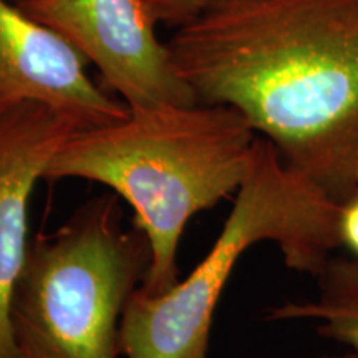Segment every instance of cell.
<instances>
[{
	"label": "cell",
	"instance_id": "cell-1",
	"mask_svg": "<svg viewBox=\"0 0 358 358\" xmlns=\"http://www.w3.org/2000/svg\"><path fill=\"white\" fill-rule=\"evenodd\" d=\"M174 70L342 204L358 189V0H217L168 42Z\"/></svg>",
	"mask_w": 358,
	"mask_h": 358
},
{
	"label": "cell",
	"instance_id": "cell-2",
	"mask_svg": "<svg viewBox=\"0 0 358 358\" xmlns=\"http://www.w3.org/2000/svg\"><path fill=\"white\" fill-rule=\"evenodd\" d=\"M257 141L244 116L224 105L129 110L115 123L71 133L43 179H88L122 196L151 248L140 289L159 295L179 280L178 250L187 222L236 194Z\"/></svg>",
	"mask_w": 358,
	"mask_h": 358
},
{
	"label": "cell",
	"instance_id": "cell-3",
	"mask_svg": "<svg viewBox=\"0 0 358 358\" xmlns=\"http://www.w3.org/2000/svg\"><path fill=\"white\" fill-rule=\"evenodd\" d=\"M338 209L259 136L250 171L203 261L168 292L138 289L128 301L120 329L122 357L208 358L214 312L243 254L271 243L289 268L315 277L340 248Z\"/></svg>",
	"mask_w": 358,
	"mask_h": 358
},
{
	"label": "cell",
	"instance_id": "cell-4",
	"mask_svg": "<svg viewBox=\"0 0 358 358\" xmlns=\"http://www.w3.org/2000/svg\"><path fill=\"white\" fill-rule=\"evenodd\" d=\"M151 266L145 232L128 229L115 196L87 201L29 241L10 299L19 358H120V329Z\"/></svg>",
	"mask_w": 358,
	"mask_h": 358
},
{
	"label": "cell",
	"instance_id": "cell-5",
	"mask_svg": "<svg viewBox=\"0 0 358 358\" xmlns=\"http://www.w3.org/2000/svg\"><path fill=\"white\" fill-rule=\"evenodd\" d=\"M93 64L129 110L189 106L198 96L174 70L146 0H29L19 3Z\"/></svg>",
	"mask_w": 358,
	"mask_h": 358
},
{
	"label": "cell",
	"instance_id": "cell-6",
	"mask_svg": "<svg viewBox=\"0 0 358 358\" xmlns=\"http://www.w3.org/2000/svg\"><path fill=\"white\" fill-rule=\"evenodd\" d=\"M87 64L60 34L0 0V103H40L82 128L123 120L129 108L90 78Z\"/></svg>",
	"mask_w": 358,
	"mask_h": 358
},
{
	"label": "cell",
	"instance_id": "cell-7",
	"mask_svg": "<svg viewBox=\"0 0 358 358\" xmlns=\"http://www.w3.org/2000/svg\"><path fill=\"white\" fill-rule=\"evenodd\" d=\"M80 128L40 103H17L0 113V358H19L10 299L29 248L30 196L60 146Z\"/></svg>",
	"mask_w": 358,
	"mask_h": 358
},
{
	"label": "cell",
	"instance_id": "cell-8",
	"mask_svg": "<svg viewBox=\"0 0 358 358\" xmlns=\"http://www.w3.org/2000/svg\"><path fill=\"white\" fill-rule=\"evenodd\" d=\"M315 279V297L268 308L267 319L312 322L320 337L348 347L358 357V259L334 254Z\"/></svg>",
	"mask_w": 358,
	"mask_h": 358
},
{
	"label": "cell",
	"instance_id": "cell-9",
	"mask_svg": "<svg viewBox=\"0 0 358 358\" xmlns=\"http://www.w3.org/2000/svg\"><path fill=\"white\" fill-rule=\"evenodd\" d=\"M158 24L179 27L217 0H146Z\"/></svg>",
	"mask_w": 358,
	"mask_h": 358
},
{
	"label": "cell",
	"instance_id": "cell-10",
	"mask_svg": "<svg viewBox=\"0 0 358 358\" xmlns=\"http://www.w3.org/2000/svg\"><path fill=\"white\" fill-rule=\"evenodd\" d=\"M338 243L348 256L358 259V189L340 204Z\"/></svg>",
	"mask_w": 358,
	"mask_h": 358
},
{
	"label": "cell",
	"instance_id": "cell-11",
	"mask_svg": "<svg viewBox=\"0 0 358 358\" xmlns=\"http://www.w3.org/2000/svg\"><path fill=\"white\" fill-rule=\"evenodd\" d=\"M345 358H358V357L355 355V353H347Z\"/></svg>",
	"mask_w": 358,
	"mask_h": 358
},
{
	"label": "cell",
	"instance_id": "cell-12",
	"mask_svg": "<svg viewBox=\"0 0 358 358\" xmlns=\"http://www.w3.org/2000/svg\"><path fill=\"white\" fill-rule=\"evenodd\" d=\"M6 108H8V106H6V105H3V103H0V113H2V111H3V110H6Z\"/></svg>",
	"mask_w": 358,
	"mask_h": 358
},
{
	"label": "cell",
	"instance_id": "cell-13",
	"mask_svg": "<svg viewBox=\"0 0 358 358\" xmlns=\"http://www.w3.org/2000/svg\"><path fill=\"white\" fill-rule=\"evenodd\" d=\"M15 3H24V2H29V0H13Z\"/></svg>",
	"mask_w": 358,
	"mask_h": 358
},
{
	"label": "cell",
	"instance_id": "cell-14",
	"mask_svg": "<svg viewBox=\"0 0 358 358\" xmlns=\"http://www.w3.org/2000/svg\"><path fill=\"white\" fill-rule=\"evenodd\" d=\"M320 358H345V355L343 357H320Z\"/></svg>",
	"mask_w": 358,
	"mask_h": 358
}]
</instances>
